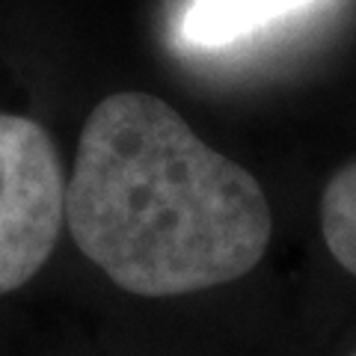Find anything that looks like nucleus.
<instances>
[{"label":"nucleus","mask_w":356,"mask_h":356,"mask_svg":"<svg viewBox=\"0 0 356 356\" xmlns=\"http://www.w3.org/2000/svg\"><path fill=\"white\" fill-rule=\"evenodd\" d=\"M65 222L77 250L140 297L235 282L273 235L261 184L149 92H113L89 113Z\"/></svg>","instance_id":"1"},{"label":"nucleus","mask_w":356,"mask_h":356,"mask_svg":"<svg viewBox=\"0 0 356 356\" xmlns=\"http://www.w3.org/2000/svg\"><path fill=\"white\" fill-rule=\"evenodd\" d=\"M63 220L65 184L48 131L0 113V297L42 270Z\"/></svg>","instance_id":"2"},{"label":"nucleus","mask_w":356,"mask_h":356,"mask_svg":"<svg viewBox=\"0 0 356 356\" xmlns=\"http://www.w3.org/2000/svg\"><path fill=\"white\" fill-rule=\"evenodd\" d=\"M312 3L315 0H191L181 15V39L202 51L226 48Z\"/></svg>","instance_id":"3"},{"label":"nucleus","mask_w":356,"mask_h":356,"mask_svg":"<svg viewBox=\"0 0 356 356\" xmlns=\"http://www.w3.org/2000/svg\"><path fill=\"white\" fill-rule=\"evenodd\" d=\"M321 232L332 259L356 276V158L336 170L321 193Z\"/></svg>","instance_id":"4"},{"label":"nucleus","mask_w":356,"mask_h":356,"mask_svg":"<svg viewBox=\"0 0 356 356\" xmlns=\"http://www.w3.org/2000/svg\"><path fill=\"white\" fill-rule=\"evenodd\" d=\"M353 356H356V353H353Z\"/></svg>","instance_id":"5"}]
</instances>
